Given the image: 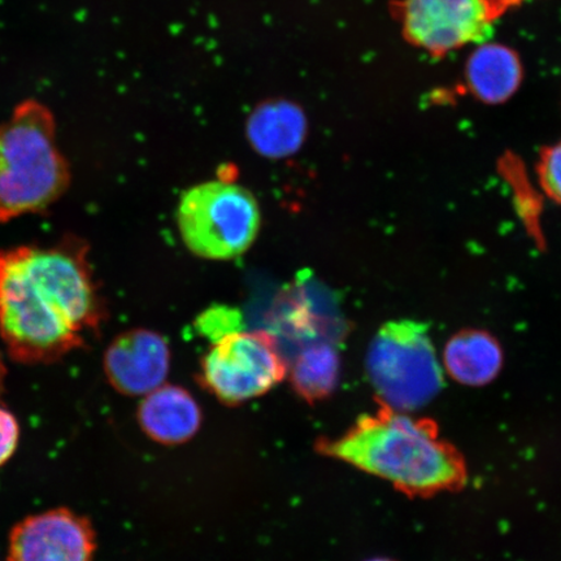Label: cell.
I'll list each match as a JSON object with an SVG mask.
<instances>
[{"mask_svg": "<svg viewBox=\"0 0 561 561\" xmlns=\"http://www.w3.org/2000/svg\"><path fill=\"white\" fill-rule=\"evenodd\" d=\"M81 240L0 251V340L12 360L45 366L85 345L107 310Z\"/></svg>", "mask_w": 561, "mask_h": 561, "instance_id": "obj_1", "label": "cell"}, {"mask_svg": "<svg viewBox=\"0 0 561 561\" xmlns=\"http://www.w3.org/2000/svg\"><path fill=\"white\" fill-rule=\"evenodd\" d=\"M316 451L388 481L410 496H432L466 486L465 458L440 437L436 423L381 405L336 438H320Z\"/></svg>", "mask_w": 561, "mask_h": 561, "instance_id": "obj_2", "label": "cell"}, {"mask_svg": "<svg viewBox=\"0 0 561 561\" xmlns=\"http://www.w3.org/2000/svg\"><path fill=\"white\" fill-rule=\"evenodd\" d=\"M69 185L51 110L34 100L21 102L0 122V224L44 213Z\"/></svg>", "mask_w": 561, "mask_h": 561, "instance_id": "obj_3", "label": "cell"}, {"mask_svg": "<svg viewBox=\"0 0 561 561\" xmlns=\"http://www.w3.org/2000/svg\"><path fill=\"white\" fill-rule=\"evenodd\" d=\"M178 227L182 242L195 256L231 261L256 241L261 206L249 188L233 181H206L181 196Z\"/></svg>", "mask_w": 561, "mask_h": 561, "instance_id": "obj_4", "label": "cell"}, {"mask_svg": "<svg viewBox=\"0 0 561 561\" xmlns=\"http://www.w3.org/2000/svg\"><path fill=\"white\" fill-rule=\"evenodd\" d=\"M366 370L382 405L402 412L432 402L444 385L436 350L419 321L386 322L370 342Z\"/></svg>", "mask_w": 561, "mask_h": 561, "instance_id": "obj_5", "label": "cell"}, {"mask_svg": "<svg viewBox=\"0 0 561 561\" xmlns=\"http://www.w3.org/2000/svg\"><path fill=\"white\" fill-rule=\"evenodd\" d=\"M287 369L275 336L236 329L210 343L198 381L217 401L238 405L268 394L285 380Z\"/></svg>", "mask_w": 561, "mask_h": 561, "instance_id": "obj_6", "label": "cell"}, {"mask_svg": "<svg viewBox=\"0 0 561 561\" xmlns=\"http://www.w3.org/2000/svg\"><path fill=\"white\" fill-rule=\"evenodd\" d=\"M507 7L506 0H401L394 10L405 39L439 56L485 42Z\"/></svg>", "mask_w": 561, "mask_h": 561, "instance_id": "obj_7", "label": "cell"}, {"mask_svg": "<svg viewBox=\"0 0 561 561\" xmlns=\"http://www.w3.org/2000/svg\"><path fill=\"white\" fill-rule=\"evenodd\" d=\"M96 533L88 517L60 507L13 525L7 561H94Z\"/></svg>", "mask_w": 561, "mask_h": 561, "instance_id": "obj_8", "label": "cell"}, {"mask_svg": "<svg viewBox=\"0 0 561 561\" xmlns=\"http://www.w3.org/2000/svg\"><path fill=\"white\" fill-rule=\"evenodd\" d=\"M171 347L165 336L136 328L118 334L104 351L103 370L108 383L125 397H145L167 381Z\"/></svg>", "mask_w": 561, "mask_h": 561, "instance_id": "obj_9", "label": "cell"}, {"mask_svg": "<svg viewBox=\"0 0 561 561\" xmlns=\"http://www.w3.org/2000/svg\"><path fill=\"white\" fill-rule=\"evenodd\" d=\"M137 423L147 438L163 446H179L201 431L203 412L191 391L164 383L144 397L137 410Z\"/></svg>", "mask_w": 561, "mask_h": 561, "instance_id": "obj_10", "label": "cell"}, {"mask_svg": "<svg viewBox=\"0 0 561 561\" xmlns=\"http://www.w3.org/2000/svg\"><path fill=\"white\" fill-rule=\"evenodd\" d=\"M308 123L298 104L284 100L264 102L245 123L251 149L266 159H285L304 146Z\"/></svg>", "mask_w": 561, "mask_h": 561, "instance_id": "obj_11", "label": "cell"}, {"mask_svg": "<svg viewBox=\"0 0 561 561\" xmlns=\"http://www.w3.org/2000/svg\"><path fill=\"white\" fill-rule=\"evenodd\" d=\"M466 79L477 100L486 104L507 102L522 85L520 58L507 46L482 42L469 56Z\"/></svg>", "mask_w": 561, "mask_h": 561, "instance_id": "obj_12", "label": "cell"}, {"mask_svg": "<svg viewBox=\"0 0 561 561\" xmlns=\"http://www.w3.org/2000/svg\"><path fill=\"white\" fill-rule=\"evenodd\" d=\"M503 351L493 335L469 329L446 343L444 367L456 382L485 386L500 375Z\"/></svg>", "mask_w": 561, "mask_h": 561, "instance_id": "obj_13", "label": "cell"}, {"mask_svg": "<svg viewBox=\"0 0 561 561\" xmlns=\"http://www.w3.org/2000/svg\"><path fill=\"white\" fill-rule=\"evenodd\" d=\"M339 351L328 342H314L294 357L287 377L294 392L308 404L325 401L339 386Z\"/></svg>", "mask_w": 561, "mask_h": 561, "instance_id": "obj_14", "label": "cell"}, {"mask_svg": "<svg viewBox=\"0 0 561 561\" xmlns=\"http://www.w3.org/2000/svg\"><path fill=\"white\" fill-rule=\"evenodd\" d=\"M538 174L545 193L561 205V140L543 151Z\"/></svg>", "mask_w": 561, "mask_h": 561, "instance_id": "obj_15", "label": "cell"}, {"mask_svg": "<svg viewBox=\"0 0 561 561\" xmlns=\"http://www.w3.org/2000/svg\"><path fill=\"white\" fill-rule=\"evenodd\" d=\"M20 442V424L15 415L0 403V467L16 453Z\"/></svg>", "mask_w": 561, "mask_h": 561, "instance_id": "obj_16", "label": "cell"}, {"mask_svg": "<svg viewBox=\"0 0 561 561\" xmlns=\"http://www.w3.org/2000/svg\"><path fill=\"white\" fill-rule=\"evenodd\" d=\"M237 312H230L228 308H215L209 310L207 313L201 316L198 327L202 329V333H205L209 339L215 341L222 334L236 331L237 324H230V322H238Z\"/></svg>", "mask_w": 561, "mask_h": 561, "instance_id": "obj_17", "label": "cell"}, {"mask_svg": "<svg viewBox=\"0 0 561 561\" xmlns=\"http://www.w3.org/2000/svg\"><path fill=\"white\" fill-rule=\"evenodd\" d=\"M7 369L3 355L0 353V398H2L5 388Z\"/></svg>", "mask_w": 561, "mask_h": 561, "instance_id": "obj_18", "label": "cell"}, {"mask_svg": "<svg viewBox=\"0 0 561 561\" xmlns=\"http://www.w3.org/2000/svg\"><path fill=\"white\" fill-rule=\"evenodd\" d=\"M367 561H392V560L385 559V558H376V559H370V560H367Z\"/></svg>", "mask_w": 561, "mask_h": 561, "instance_id": "obj_19", "label": "cell"}, {"mask_svg": "<svg viewBox=\"0 0 561 561\" xmlns=\"http://www.w3.org/2000/svg\"><path fill=\"white\" fill-rule=\"evenodd\" d=\"M506 2L508 3V5H512V4L520 2V0H506Z\"/></svg>", "mask_w": 561, "mask_h": 561, "instance_id": "obj_20", "label": "cell"}]
</instances>
